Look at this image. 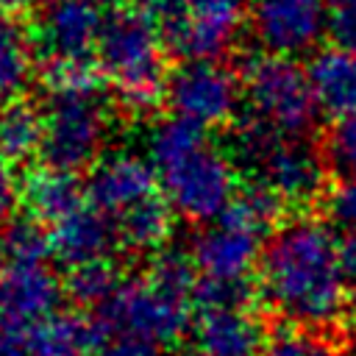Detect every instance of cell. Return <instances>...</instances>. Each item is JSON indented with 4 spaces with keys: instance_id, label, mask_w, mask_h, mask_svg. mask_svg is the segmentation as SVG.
Returning a JSON list of instances; mask_svg holds the SVG:
<instances>
[{
    "instance_id": "cell-1",
    "label": "cell",
    "mask_w": 356,
    "mask_h": 356,
    "mask_svg": "<svg viewBox=\"0 0 356 356\" xmlns=\"http://www.w3.org/2000/svg\"><path fill=\"white\" fill-rule=\"evenodd\" d=\"M256 281L264 303L298 328H331L348 309L339 239L314 217H292L270 234Z\"/></svg>"
},
{
    "instance_id": "cell-2",
    "label": "cell",
    "mask_w": 356,
    "mask_h": 356,
    "mask_svg": "<svg viewBox=\"0 0 356 356\" xmlns=\"http://www.w3.org/2000/svg\"><path fill=\"white\" fill-rule=\"evenodd\" d=\"M145 156L164 200L175 217L189 222L206 225L217 220L239 192L231 153L211 142L209 131L184 120H159L145 139Z\"/></svg>"
},
{
    "instance_id": "cell-3",
    "label": "cell",
    "mask_w": 356,
    "mask_h": 356,
    "mask_svg": "<svg viewBox=\"0 0 356 356\" xmlns=\"http://www.w3.org/2000/svg\"><path fill=\"white\" fill-rule=\"evenodd\" d=\"M197 309V273L189 253L161 250L147 270L122 275L95 317L111 337L170 345L189 334Z\"/></svg>"
},
{
    "instance_id": "cell-4",
    "label": "cell",
    "mask_w": 356,
    "mask_h": 356,
    "mask_svg": "<svg viewBox=\"0 0 356 356\" xmlns=\"http://www.w3.org/2000/svg\"><path fill=\"white\" fill-rule=\"evenodd\" d=\"M86 192L108 220L120 250L161 253L175 211L164 200L147 156L131 150L106 153L89 170Z\"/></svg>"
},
{
    "instance_id": "cell-5",
    "label": "cell",
    "mask_w": 356,
    "mask_h": 356,
    "mask_svg": "<svg viewBox=\"0 0 356 356\" xmlns=\"http://www.w3.org/2000/svg\"><path fill=\"white\" fill-rule=\"evenodd\" d=\"M42 161L50 170H92L106 153L114 134L111 95L89 72L53 75L42 103Z\"/></svg>"
},
{
    "instance_id": "cell-6",
    "label": "cell",
    "mask_w": 356,
    "mask_h": 356,
    "mask_svg": "<svg viewBox=\"0 0 356 356\" xmlns=\"http://www.w3.org/2000/svg\"><path fill=\"white\" fill-rule=\"evenodd\" d=\"M281 203L259 186L236 192L231 206L189 242L197 289H250L264 242L275 231Z\"/></svg>"
},
{
    "instance_id": "cell-7",
    "label": "cell",
    "mask_w": 356,
    "mask_h": 356,
    "mask_svg": "<svg viewBox=\"0 0 356 356\" xmlns=\"http://www.w3.org/2000/svg\"><path fill=\"white\" fill-rule=\"evenodd\" d=\"M97 67L111 83L120 103L131 111H145L164 100L167 86V42L147 14L145 6H122L111 11L100 50Z\"/></svg>"
},
{
    "instance_id": "cell-8",
    "label": "cell",
    "mask_w": 356,
    "mask_h": 356,
    "mask_svg": "<svg viewBox=\"0 0 356 356\" xmlns=\"http://www.w3.org/2000/svg\"><path fill=\"white\" fill-rule=\"evenodd\" d=\"M231 159L250 186L264 189L281 206H309L328 189L325 161L303 136H286L253 120L234 131Z\"/></svg>"
},
{
    "instance_id": "cell-9",
    "label": "cell",
    "mask_w": 356,
    "mask_h": 356,
    "mask_svg": "<svg viewBox=\"0 0 356 356\" xmlns=\"http://www.w3.org/2000/svg\"><path fill=\"white\" fill-rule=\"evenodd\" d=\"M53 261L47 231L36 220H11L0 228V317L36 325L64 309L67 284Z\"/></svg>"
},
{
    "instance_id": "cell-10",
    "label": "cell",
    "mask_w": 356,
    "mask_h": 356,
    "mask_svg": "<svg viewBox=\"0 0 356 356\" xmlns=\"http://www.w3.org/2000/svg\"><path fill=\"white\" fill-rule=\"evenodd\" d=\"M239 81L248 120L286 136H303L314 128L320 106L306 67H300L292 56L267 50L250 53L242 61Z\"/></svg>"
},
{
    "instance_id": "cell-11",
    "label": "cell",
    "mask_w": 356,
    "mask_h": 356,
    "mask_svg": "<svg viewBox=\"0 0 356 356\" xmlns=\"http://www.w3.org/2000/svg\"><path fill=\"white\" fill-rule=\"evenodd\" d=\"M181 61L220 58L248 22V0H142Z\"/></svg>"
},
{
    "instance_id": "cell-12",
    "label": "cell",
    "mask_w": 356,
    "mask_h": 356,
    "mask_svg": "<svg viewBox=\"0 0 356 356\" xmlns=\"http://www.w3.org/2000/svg\"><path fill=\"white\" fill-rule=\"evenodd\" d=\"M111 8L97 0H50L33 25V47L53 75L89 72L97 64L100 39Z\"/></svg>"
},
{
    "instance_id": "cell-13",
    "label": "cell",
    "mask_w": 356,
    "mask_h": 356,
    "mask_svg": "<svg viewBox=\"0 0 356 356\" xmlns=\"http://www.w3.org/2000/svg\"><path fill=\"white\" fill-rule=\"evenodd\" d=\"M164 103L170 117L184 120L200 131L225 128L236 120L239 106H245L242 81L220 58L181 61L167 75Z\"/></svg>"
},
{
    "instance_id": "cell-14",
    "label": "cell",
    "mask_w": 356,
    "mask_h": 356,
    "mask_svg": "<svg viewBox=\"0 0 356 356\" xmlns=\"http://www.w3.org/2000/svg\"><path fill=\"white\" fill-rule=\"evenodd\" d=\"M248 28L261 50L300 56L328 33L325 0H248Z\"/></svg>"
},
{
    "instance_id": "cell-15",
    "label": "cell",
    "mask_w": 356,
    "mask_h": 356,
    "mask_svg": "<svg viewBox=\"0 0 356 356\" xmlns=\"http://www.w3.org/2000/svg\"><path fill=\"white\" fill-rule=\"evenodd\" d=\"M189 334L197 356H264L270 345L250 300H197Z\"/></svg>"
},
{
    "instance_id": "cell-16",
    "label": "cell",
    "mask_w": 356,
    "mask_h": 356,
    "mask_svg": "<svg viewBox=\"0 0 356 356\" xmlns=\"http://www.w3.org/2000/svg\"><path fill=\"white\" fill-rule=\"evenodd\" d=\"M44 231H47L56 261L67 264L70 270L92 264V261L114 259V253L120 250L108 220L89 200V192L78 206H72L56 222L44 225Z\"/></svg>"
},
{
    "instance_id": "cell-17",
    "label": "cell",
    "mask_w": 356,
    "mask_h": 356,
    "mask_svg": "<svg viewBox=\"0 0 356 356\" xmlns=\"http://www.w3.org/2000/svg\"><path fill=\"white\" fill-rule=\"evenodd\" d=\"M306 72L320 111L334 117L356 111V50L323 47L309 58Z\"/></svg>"
},
{
    "instance_id": "cell-18",
    "label": "cell",
    "mask_w": 356,
    "mask_h": 356,
    "mask_svg": "<svg viewBox=\"0 0 356 356\" xmlns=\"http://www.w3.org/2000/svg\"><path fill=\"white\" fill-rule=\"evenodd\" d=\"M36 356H92L100 348V337L106 334L95 314H78L58 309L47 320L31 328Z\"/></svg>"
},
{
    "instance_id": "cell-19",
    "label": "cell",
    "mask_w": 356,
    "mask_h": 356,
    "mask_svg": "<svg viewBox=\"0 0 356 356\" xmlns=\"http://www.w3.org/2000/svg\"><path fill=\"white\" fill-rule=\"evenodd\" d=\"M83 197H86V186H81V181L72 172H61L50 167L33 172L22 186V200L31 211V220H36L42 228L56 222Z\"/></svg>"
},
{
    "instance_id": "cell-20",
    "label": "cell",
    "mask_w": 356,
    "mask_h": 356,
    "mask_svg": "<svg viewBox=\"0 0 356 356\" xmlns=\"http://www.w3.org/2000/svg\"><path fill=\"white\" fill-rule=\"evenodd\" d=\"M33 39L11 19V14L0 11V106L22 97L33 78Z\"/></svg>"
},
{
    "instance_id": "cell-21",
    "label": "cell",
    "mask_w": 356,
    "mask_h": 356,
    "mask_svg": "<svg viewBox=\"0 0 356 356\" xmlns=\"http://www.w3.org/2000/svg\"><path fill=\"white\" fill-rule=\"evenodd\" d=\"M42 153V117L39 106L14 100L0 108V156L22 161Z\"/></svg>"
},
{
    "instance_id": "cell-22",
    "label": "cell",
    "mask_w": 356,
    "mask_h": 356,
    "mask_svg": "<svg viewBox=\"0 0 356 356\" xmlns=\"http://www.w3.org/2000/svg\"><path fill=\"white\" fill-rule=\"evenodd\" d=\"M120 278H122V273L117 270L114 259H103V261H92V264L70 270L67 289L78 303L100 309L106 303V298L114 292V286L120 284Z\"/></svg>"
},
{
    "instance_id": "cell-23",
    "label": "cell",
    "mask_w": 356,
    "mask_h": 356,
    "mask_svg": "<svg viewBox=\"0 0 356 356\" xmlns=\"http://www.w3.org/2000/svg\"><path fill=\"white\" fill-rule=\"evenodd\" d=\"M325 220L342 231H356V178L342 175L337 184H328L323 195Z\"/></svg>"
},
{
    "instance_id": "cell-24",
    "label": "cell",
    "mask_w": 356,
    "mask_h": 356,
    "mask_svg": "<svg viewBox=\"0 0 356 356\" xmlns=\"http://www.w3.org/2000/svg\"><path fill=\"white\" fill-rule=\"evenodd\" d=\"M264 356H342V353L320 334L298 328V331H281L278 337H273Z\"/></svg>"
},
{
    "instance_id": "cell-25",
    "label": "cell",
    "mask_w": 356,
    "mask_h": 356,
    "mask_svg": "<svg viewBox=\"0 0 356 356\" xmlns=\"http://www.w3.org/2000/svg\"><path fill=\"white\" fill-rule=\"evenodd\" d=\"M328 159L342 175L356 178V111L337 117L328 131Z\"/></svg>"
},
{
    "instance_id": "cell-26",
    "label": "cell",
    "mask_w": 356,
    "mask_h": 356,
    "mask_svg": "<svg viewBox=\"0 0 356 356\" xmlns=\"http://www.w3.org/2000/svg\"><path fill=\"white\" fill-rule=\"evenodd\" d=\"M328 3V36L345 50H356V0H325Z\"/></svg>"
},
{
    "instance_id": "cell-27",
    "label": "cell",
    "mask_w": 356,
    "mask_h": 356,
    "mask_svg": "<svg viewBox=\"0 0 356 356\" xmlns=\"http://www.w3.org/2000/svg\"><path fill=\"white\" fill-rule=\"evenodd\" d=\"M31 328L33 325H22L8 317H0V356H36Z\"/></svg>"
},
{
    "instance_id": "cell-28",
    "label": "cell",
    "mask_w": 356,
    "mask_h": 356,
    "mask_svg": "<svg viewBox=\"0 0 356 356\" xmlns=\"http://www.w3.org/2000/svg\"><path fill=\"white\" fill-rule=\"evenodd\" d=\"M22 197V189L17 186L14 181V172H11V161H6L0 156V228L6 222H11V211L17 206V200Z\"/></svg>"
},
{
    "instance_id": "cell-29",
    "label": "cell",
    "mask_w": 356,
    "mask_h": 356,
    "mask_svg": "<svg viewBox=\"0 0 356 356\" xmlns=\"http://www.w3.org/2000/svg\"><path fill=\"white\" fill-rule=\"evenodd\" d=\"M95 356H167L164 348L139 342V339H125V337H111L108 345H103Z\"/></svg>"
},
{
    "instance_id": "cell-30",
    "label": "cell",
    "mask_w": 356,
    "mask_h": 356,
    "mask_svg": "<svg viewBox=\"0 0 356 356\" xmlns=\"http://www.w3.org/2000/svg\"><path fill=\"white\" fill-rule=\"evenodd\" d=\"M339 267L348 286H356V231H345L339 239Z\"/></svg>"
},
{
    "instance_id": "cell-31",
    "label": "cell",
    "mask_w": 356,
    "mask_h": 356,
    "mask_svg": "<svg viewBox=\"0 0 356 356\" xmlns=\"http://www.w3.org/2000/svg\"><path fill=\"white\" fill-rule=\"evenodd\" d=\"M33 3H39V0H0V11L14 14V11H22V8L33 6Z\"/></svg>"
},
{
    "instance_id": "cell-32",
    "label": "cell",
    "mask_w": 356,
    "mask_h": 356,
    "mask_svg": "<svg viewBox=\"0 0 356 356\" xmlns=\"http://www.w3.org/2000/svg\"><path fill=\"white\" fill-rule=\"evenodd\" d=\"M97 3H103L106 8H111V11H117V8H122L125 6V0H97Z\"/></svg>"
},
{
    "instance_id": "cell-33",
    "label": "cell",
    "mask_w": 356,
    "mask_h": 356,
    "mask_svg": "<svg viewBox=\"0 0 356 356\" xmlns=\"http://www.w3.org/2000/svg\"><path fill=\"white\" fill-rule=\"evenodd\" d=\"M39 3H50V0H39Z\"/></svg>"
},
{
    "instance_id": "cell-34",
    "label": "cell",
    "mask_w": 356,
    "mask_h": 356,
    "mask_svg": "<svg viewBox=\"0 0 356 356\" xmlns=\"http://www.w3.org/2000/svg\"><path fill=\"white\" fill-rule=\"evenodd\" d=\"M353 356H356V353H353Z\"/></svg>"
}]
</instances>
